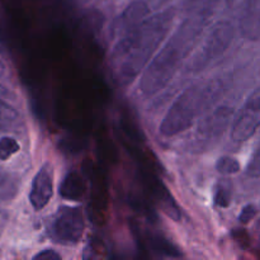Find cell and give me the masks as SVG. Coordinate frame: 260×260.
I'll use <instances>...</instances> for the list:
<instances>
[{
  "instance_id": "6da1fadb",
  "label": "cell",
  "mask_w": 260,
  "mask_h": 260,
  "mask_svg": "<svg viewBox=\"0 0 260 260\" xmlns=\"http://www.w3.org/2000/svg\"><path fill=\"white\" fill-rule=\"evenodd\" d=\"M217 0H207L178 25L161 50L145 68L137 84L140 99L157 94L174 78L207 30V25L217 13Z\"/></svg>"
},
{
  "instance_id": "7a4b0ae2",
  "label": "cell",
  "mask_w": 260,
  "mask_h": 260,
  "mask_svg": "<svg viewBox=\"0 0 260 260\" xmlns=\"http://www.w3.org/2000/svg\"><path fill=\"white\" fill-rule=\"evenodd\" d=\"M177 9L169 7L147 17L117 40L108 57L109 70L116 83L128 85L145 70L172 29Z\"/></svg>"
},
{
  "instance_id": "3957f363",
  "label": "cell",
  "mask_w": 260,
  "mask_h": 260,
  "mask_svg": "<svg viewBox=\"0 0 260 260\" xmlns=\"http://www.w3.org/2000/svg\"><path fill=\"white\" fill-rule=\"evenodd\" d=\"M226 86L228 80L223 76H215L185 88L162 117L159 126L160 136L172 139L187 131L198 117L220 99Z\"/></svg>"
},
{
  "instance_id": "277c9868",
  "label": "cell",
  "mask_w": 260,
  "mask_h": 260,
  "mask_svg": "<svg viewBox=\"0 0 260 260\" xmlns=\"http://www.w3.org/2000/svg\"><path fill=\"white\" fill-rule=\"evenodd\" d=\"M234 38L235 25L231 20L220 19L213 23L185 62V75H198L211 68L228 52Z\"/></svg>"
},
{
  "instance_id": "5b68a950",
  "label": "cell",
  "mask_w": 260,
  "mask_h": 260,
  "mask_svg": "<svg viewBox=\"0 0 260 260\" xmlns=\"http://www.w3.org/2000/svg\"><path fill=\"white\" fill-rule=\"evenodd\" d=\"M85 230L83 211L80 207L63 206L58 208L50 226L53 241L61 245H75L80 241Z\"/></svg>"
},
{
  "instance_id": "8992f818",
  "label": "cell",
  "mask_w": 260,
  "mask_h": 260,
  "mask_svg": "<svg viewBox=\"0 0 260 260\" xmlns=\"http://www.w3.org/2000/svg\"><path fill=\"white\" fill-rule=\"evenodd\" d=\"M234 111H235L234 106L226 102V103L213 107V109L205 113L193 135V142L197 149H203L220 139L221 135L226 131L230 124Z\"/></svg>"
},
{
  "instance_id": "52a82bcc",
  "label": "cell",
  "mask_w": 260,
  "mask_h": 260,
  "mask_svg": "<svg viewBox=\"0 0 260 260\" xmlns=\"http://www.w3.org/2000/svg\"><path fill=\"white\" fill-rule=\"evenodd\" d=\"M260 127V86L256 88L238 113L231 123V140L234 142H245L258 131Z\"/></svg>"
},
{
  "instance_id": "ba28073f",
  "label": "cell",
  "mask_w": 260,
  "mask_h": 260,
  "mask_svg": "<svg viewBox=\"0 0 260 260\" xmlns=\"http://www.w3.org/2000/svg\"><path fill=\"white\" fill-rule=\"evenodd\" d=\"M150 13V7L144 0H135L129 3L109 24V36L118 40L121 36L146 19Z\"/></svg>"
},
{
  "instance_id": "9c48e42d",
  "label": "cell",
  "mask_w": 260,
  "mask_h": 260,
  "mask_svg": "<svg viewBox=\"0 0 260 260\" xmlns=\"http://www.w3.org/2000/svg\"><path fill=\"white\" fill-rule=\"evenodd\" d=\"M53 194V170L45 164L33 177L29 190V202L35 211H42L50 203Z\"/></svg>"
},
{
  "instance_id": "30bf717a",
  "label": "cell",
  "mask_w": 260,
  "mask_h": 260,
  "mask_svg": "<svg viewBox=\"0 0 260 260\" xmlns=\"http://www.w3.org/2000/svg\"><path fill=\"white\" fill-rule=\"evenodd\" d=\"M238 28L245 40H260V0H245L243 3Z\"/></svg>"
},
{
  "instance_id": "8fae6325",
  "label": "cell",
  "mask_w": 260,
  "mask_h": 260,
  "mask_svg": "<svg viewBox=\"0 0 260 260\" xmlns=\"http://www.w3.org/2000/svg\"><path fill=\"white\" fill-rule=\"evenodd\" d=\"M84 184L83 179L76 172H70L62 180L60 193L63 198L79 200L83 196Z\"/></svg>"
},
{
  "instance_id": "7c38bea8",
  "label": "cell",
  "mask_w": 260,
  "mask_h": 260,
  "mask_svg": "<svg viewBox=\"0 0 260 260\" xmlns=\"http://www.w3.org/2000/svg\"><path fill=\"white\" fill-rule=\"evenodd\" d=\"M233 200V188L229 180L222 179L218 182L215 189V203L218 207L228 208Z\"/></svg>"
},
{
  "instance_id": "4fadbf2b",
  "label": "cell",
  "mask_w": 260,
  "mask_h": 260,
  "mask_svg": "<svg viewBox=\"0 0 260 260\" xmlns=\"http://www.w3.org/2000/svg\"><path fill=\"white\" fill-rule=\"evenodd\" d=\"M216 170L222 175H233L240 172V162L233 156H221L216 162Z\"/></svg>"
},
{
  "instance_id": "5bb4252c",
  "label": "cell",
  "mask_w": 260,
  "mask_h": 260,
  "mask_svg": "<svg viewBox=\"0 0 260 260\" xmlns=\"http://www.w3.org/2000/svg\"><path fill=\"white\" fill-rule=\"evenodd\" d=\"M19 142L10 136H4L0 139V160L5 161L19 151Z\"/></svg>"
},
{
  "instance_id": "9a60e30c",
  "label": "cell",
  "mask_w": 260,
  "mask_h": 260,
  "mask_svg": "<svg viewBox=\"0 0 260 260\" xmlns=\"http://www.w3.org/2000/svg\"><path fill=\"white\" fill-rule=\"evenodd\" d=\"M19 112L8 102L0 99V124H13L19 121Z\"/></svg>"
},
{
  "instance_id": "2e32d148",
  "label": "cell",
  "mask_w": 260,
  "mask_h": 260,
  "mask_svg": "<svg viewBox=\"0 0 260 260\" xmlns=\"http://www.w3.org/2000/svg\"><path fill=\"white\" fill-rule=\"evenodd\" d=\"M246 175L250 178H260V145L251 156L250 162L246 168Z\"/></svg>"
},
{
  "instance_id": "e0dca14e",
  "label": "cell",
  "mask_w": 260,
  "mask_h": 260,
  "mask_svg": "<svg viewBox=\"0 0 260 260\" xmlns=\"http://www.w3.org/2000/svg\"><path fill=\"white\" fill-rule=\"evenodd\" d=\"M255 215H256V208L254 207L253 205H249L246 206V207H244L243 211H241L240 221L243 223H248L253 220Z\"/></svg>"
},
{
  "instance_id": "ac0fdd59",
  "label": "cell",
  "mask_w": 260,
  "mask_h": 260,
  "mask_svg": "<svg viewBox=\"0 0 260 260\" xmlns=\"http://www.w3.org/2000/svg\"><path fill=\"white\" fill-rule=\"evenodd\" d=\"M33 258L40 259V260H55V259H61V255L57 253V251L53 250V249H45V250L36 254Z\"/></svg>"
},
{
  "instance_id": "d6986e66",
  "label": "cell",
  "mask_w": 260,
  "mask_h": 260,
  "mask_svg": "<svg viewBox=\"0 0 260 260\" xmlns=\"http://www.w3.org/2000/svg\"><path fill=\"white\" fill-rule=\"evenodd\" d=\"M5 74H7V65H5V63L3 62L2 58H0V78H3Z\"/></svg>"
}]
</instances>
